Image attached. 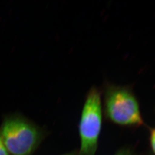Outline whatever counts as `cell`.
Masks as SVG:
<instances>
[{
    "mask_svg": "<svg viewBox=\"0 0 155 155\" xmlns=\"http://www.w3.org/2000/svg\"><path fill=\"white\" fill-rule=\"evenodd\" d=\"M0 133L10 155H31L40 139L38 128L27 120L16 116L4 120Z\"/></svg>",
    "mask_w": 155,
    "mask_h": 155,
    "instance_id": "3",
    "label": "cell"
},
{
    "mask_svg": "<svg viewBox=\"0 0 155 155\" xmlns=\"http://www.w3.org/2000/svg\"><path fill=\"white\" fill-rule=\"evenodd\" d=\"M102 124V104L99 89L91 87L86 95L79 122L81 155H94Z\"/></svg>",
    "mask_w": 155,
    "mask_h": 155,
    "instance_id": "2",
    "label": "cell"
},
{
    "mask_svg": "<svg viewBox=\"0 0 155 155\" xmlns=\"http://www.w3.org/2000/svg\"><path fill=\"white\" fill-rule=\"evenodd\" d=\"M104 107L106 117L116 124L128 127L144 124L139 101L128 87L107 85L104 92Z\"/></svg>",
    "mask_w": 155,
    "mask_h": 155,
    "instance_id": "1",
    "label": "cell"
},
{
    "mask_svg": "<svg viewBox=\"0 0 155 155\" xmlns=\"http://www.w3.org/2000/svg\"><path fill=\"white\" fill-rule=\"evenodd\" d=\"M150 143H151L152 150L155 153V128L153 129L150 132Z\"/></svg>",
    "mask_w": 155,
    "mask_h": 155,
    "instance_id": "5",
    "label": "cell"
},
{
    "mask_svg": "<svg viewBox=\"0 0 155 155\" xmlns=\"http://www.w3.org/2000/svg\"><path fill=\"white\" fill-rule=\"evenodd\" d=\"M74 155L72 153H68V154H66V155Z\"/></svg>",
    "mask_w": 155,
    "mask_h": 155,
    "instance_id": "7",
    "label": "cell"
},
{
    "mask_svg": "<svg viewBox=\"0 0 155 155\" xmlns=\"http://www.w3.org/2000/svg\"><path fill=\"white\" fill-rule=\"evenodd\" d=\"M115 155H130V152L129 150H124L118 152Z\"/></svg>",
    "mask_w": 155,
    "mask_h": 155,
    "instance_id": "6",
    "label": "cell"
},
{
    "mask_svg": "<svg viewBox=\"0 0 155 155\" xmlns=\"http://www.w3.org/2000/svg\"><path fill=\"white\" fill-rule=\"evenodd\" d=\"M0 155H10L6 148L0 133Z\"/></svg>",
    "mask_w": 155,
    "mask_h": 155,
    "instance_id": "4",
    "label": "cell"
}]
</instances>
